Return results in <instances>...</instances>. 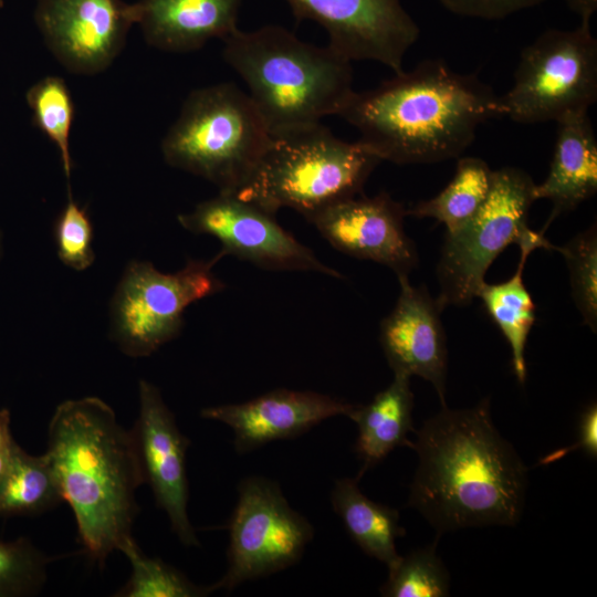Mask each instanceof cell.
Returning a JSON list of instances; mask_svg holds the SVG:
<instances>
[{"mask_svg":"<svg viewBox=\"0 0 597 597\" xmlns=\"http://www.w3.org/2000/svg\"><path fill=\"white\" fill-rule=\"evenodd\" d=\"M411 448L419 463L408 505L438 534L520 522L527 468L494 427L489 399L470 409L442 406L417 431Z\"/></svg>","mask_w":597,"mask_h":597,"instance_id":"6da1fadb","label":"cell"},{"mask_svg":"<svg viewBox=\"0 0 597 597\" xmlns=\"http://www.w3.org/2000/svg\"><path fill=\"white\" fill-rule=\"evenodd\" d=\"M381 161L434 164L460 156L478 127L502 117L500 96L475 75L425 60L378 86L354 92L339 115Z\"/></svg>","mask_w":597,"mask_h":597,"instance_id":"7a4b0ae2","label":"cell"},{"mask_svg":"<svg viewBox=\"0 0 597 597\" xmlns=\"http://www.w3.org/2000/svg\"><path fill=\"white\" fill-rule=\"evenodd\" d=\"M45 453L84 551L103 564L132 534L145 484L132 430L98 397L65 400L49 422Z\"/></svg>","mask_w":597,"mask_h":597,"instance_id":"3957f363","label":"cell"},{"mask_svg":"<svg viewBox=\"0 0 597 597\" xmlns=\"http://www.w3.org/2000/svg\"><path fill=\"white\" fill-rule=\"evenodd\" d=\"M223 43L224 61L247 84L271 133L339 115L355 92L352 61L283 27L237 29Z\"/></svg>","mask_w":597,"mask_h":597,"instance_id":"277c9868","label":"cell"},{"mask_svg":"<svg viewBox=\"0 0 597 597\" xmlns=\"http://www.w3.org/2000/svg\"><path fill=\"white\" fill-rule=\"evenodd\" d=\"M381 160L358 140L345 142L321 123L271 133L256 167L234 193L275 214L291 208L304 218L362 195Z\"/></svg>","mask_w":597,"mask_h":597,"instance_id":"5b68a950","label":"cell"},{"mask_svg":"<svg viewBox=\"0 0 597 597\" xmlns=\"http://www.w3.org/2000/svg\"><path fill=\"white\" fill-rule=\"evenodd\" d=\"M270 138L271 130L249 94L224 82L188 94L160 147L169 166L205 178L219 192L235 193Z\"/></svg>","mask_w":597,"mask_h":597,"instance_id":"8992f818","label":"cell"},{"mask_svg":"<svg viewBox=\"0 0 597 597\" xmlns=\"http://www.w3.org/2000/svg\"><path fill=\"white\" fill-rule=\"evenodd\" d=\"M535 182L524 170L503 167L493 171L489 195L478 212L459 229L447 232L437 265L441 310L468 305L493 261L510 244L553 250L542 231L528 228Z\"/></svg>","mask_w":597,"mask_h":597,"instance_id":"52a82bcc","label":"cell"},{"mask_svg":"<svg viewBox=\"0 0 597 597\" xmlns=\"http://www.w3.org/2000/svg\"><path fill=\"white\" fill-rule=\"evenodd\" d=\"M500 100L503 116L520 124L588 112L597 101V40L590 23L546 30L525 46L513 85Z\"/></svg>","mask_w":597,"mask_h":597,"instance_id":"ba28073f","label":"cell"},{"mask_svg":"<svg viewBox=\"0 0 597 597\" xmlns=\"http://www.w3.org/2000/svg\"><path fill=\"white\" fill-rule=\"evenodd\" d=\"M220 259L189 260L175 273H163L150 262H130L111 304L112 338L123 353L144 357L175 338L184 312L193 302L224 289L212 272Z\"/></svg>","mask_w":597,"mask_h":597,"instance_id":"9c48e42d","label":"cell"},{"mask_svg":"<svg viewBox=\"0 0 597 597\" xmlns=\"http://www.w3.org/2000/svg\"><path fill=\"white\" fill-rule=\"evenodd\" d=\"M229 521L228 568L211 593L232 590L247 580L272 575L296 564L314 530L293 510L280 486L265 478L249 476Z\"/></svg>","mask_w":597,"mask_h":597,"instance_id":"30bf717a","label":"cell"},{"mask_svg":"<svg viewBox=\"0 0 597 597\" xmlns=\"http://www.w3.org/2000/svg\"><path fill=\"white\" fill-rule=\"evenodd\" d=\"M177 219L192 233L217 238L221 243L219 259L234 255L265 270L313 271L343 279L282 228L273 213L232 192H219Z\"/></svg>","mask_w":597,"mask_h":597,"instance_id":"8fae6325","label":"cell"},{"mask_svg":"<svg viewBox=\"0 0 597 597\" xmlns=\"http://www.w3.org/2000/svg\"><path fill=\"white\" fill-rule=\"evenodd\" d=\"M34 21L55 60L69 72L95 75L107 70L136 24L124 0H36Z\"/></svg>","mask_w":597,"mask_h":597,"instance_id":"7c38bea8","label":"cell"},{"mask_svg":"<svg viewBox=\"0 0 597 597\" xmlns=\"http://www.w3.org/2000/svg\"><path fill=\"white\" fill-rule=\"evenodd\" d=\"M294 15L322 25L328 45L349 61H374L402 70L420 29L400 0H285Z\"/></svg>","mask_w":597,"mask_h":597,"instance_id":"4fadbf2b","label":"cell"},{"mask_svg":"<svg viewBox=\"0 0 597 597\" xmlns=\"http://www.w3.org/2000/svg\"><path fill=\"white\" fill-rule=\"evenodd\" d=\"M138 392L139 413L130 430L145 483L150 486L157 506L166 512L179 541L186 546H199L187 512L186 453L190 441L179 430L156 386L140 380Z\"/></svg>","mask_w":597,"mask_h":597,"instance_id":"5bb4252c","label":"cell"},{"mask_svg":"<svg viewBox=\"0 0 597 597\" xmlns=\"http://www.w3.org/2000/svg\"><path fill=\"white\" fill-rule=\"evenodd\" d=\"M406 208L383 191L332 203L305 219L336 250L409 274L419 262L413 241L406 234Z\"/></svg>","mask_w":597,"mask_h":597,"instance_id":"9a60e30c","label":"cell"},{"mask_svg":"<svg viewBox=\"0 0 597 597\" xmlns=\"http://www.w3.org/2000/svg\"><path fill=\"white\" fill-rule=\"evenodd\" d=\"M397 277L398 300L379 326L381 348L394 374L430 381L446 406L448 350L442 310L426 285L412 286L407 274Z\"/></svg>","mask_w":597,"mask_h":597,"instance_id":"2e32d148","label":"cell"},{"mask_svg":"<svg viewBox=\"0 0 597 597\" xmlns=\"http://www.w3.org/2000/svg\"><path fill=\"white\" fill-rule=\"evenodd\" d=\"M355 405L315 391L275 389L242 404L207 407L202 418L229 426L237 452L244 453L269 442L292 439L325 419L349 416Z\"/></svg>","mask_w":597,"mask_h":597,"instance_id":"e0dca14e","label":"cell"},{"mask_svg":"<svg viewBox=\"0 0 597 597\" xmlns=\"http://www.w3.org/2000/svg\"><path fill=\"white\" fill-rule=\"evenodd\" d=\"M242 0H138L133 2L136 24L147 44L172 53L201 49L222 41L238 29Z\"/></svg>","mask_w":597,"mask_h":597,"instance_id":"ac0fdd59","label":"cell"},{"mask_svg":"<svg viewBox=\"0 0 597 597\" xmlns=\"http://www.w3.org/2000/svg\"><path fill=\"white\" fill-rule=\"evenodd\" d=\"M556 142L545 180L534 187V197L548 199L553 220L576 209L597 191V138L588 112L568 114L556 122Z\"/></svg>","mask_w":597,"mask_h":597,"instance_id":"d6986e66","label":"cell"},{"mask_svg":"<svg viewBox=\"0 0 597 597\" xmlns=\"http://www.w3.org/2000/svg\"><path fill=\"white\" fill-rule=\"evenodd\" d=\"M413 395L410 377L394 374L391 384L365 406H355L348 416L358 427L355 451L363 461L362 474L384 460L394 449L412 447L408 433L412 428Z\"/></svg>","mask_w":597,"mask_h":597,"instance_id":"ffe728a7","label":"cell"},{"mask_svg":"<svg viewBox=\"0 0 597 597\" xmlns=\"http://www.w3.org/2000/svg\"><path fill=\"white\" fill-rule=\"evenodd\" d=\"M357 479L344 478L335 482L331 501L350 538L370 557L395 565L400 555L396 540L405 535L399 525V513L368 499Z\"/></svg>","mask_w":597,"mask_h":597,"instance_id":"44dd1931","label":"cell"},{"mask_svg":"<svg viewBox=\"0 0 597 597\" xmlns=\"http://www.w3.org/2000/svg\"><path fill=\"white\" fill-rule=\"evenodd\" d=\"M520 250L516 272L501 283L484 282L475 297L482 301L485 311L509 343L514 374L523 384L526 378L525 346L536 315L535 304L523 280L525 262L534 249L524 247Z\"/></svg>","mask_w":597,"mask_h":597,"instance_id":"7402d4cb","label":"cell"},{"mask_svg":"<svg viewBox=\"0 0 597 597\" xmlns=\"http://www.w3.org/2000/svg\"><path fill=\"white\" fill-rule=\"evenodd\" d=\"M492 174L481 158H460L451 181L433 198L406 209V216L433 218L446 226L447 232H452L481 208L491 188Z\"/></svg>","mask_w":597,"mask_h":597,"instance_id":"603a6c76","label":"cell"},{"mask_svg":"<svg viewBox=\"0 0 597 597\" xmlns=\"http://www.w3.org/2000/svg\"><path fill=\"white\" fill-rule=\"evenodd\" d=\"M62 501L61 489L46 453L32 455L17 443L0 491V515H35Z\"/></svg>","mask_w":597,"mask_h":597,"instance_id":"cb8c5ba5","label":"cell"},{"mask_svg":"<svg viewBox=\"0 0 597 597\" xmlns=\"http://www.w3.org/2000/svg\"><path fill=\"white\" fill-rule=\"evenodd\" d=\"M117 551L127 558L132 573L128 582L115 596L198 597L211 593L210 586H197L160 558L146 555L132 534L118 544Z\"/></svg>","mask_w":597,"mask_h":597,"instance_id":"d4e9b609","label":"cell"},{"mask_svg":"<svg viewBox=\"0 0 597 597\" xmlns=\"http://www.w3.org/2000/svg\"><path fill=\"white\" fill-rule=\"evenodd\" d=\"M27 103L35 126L59 150L64 175L70 179L72 170L70 135L75 106L65 81L53 75L41 78L28 90Z\"/></svg>","mask_w":597,"mask_h":597,"instance_id":"484cf974","label":"cell"},{"mask_svg":"<svg viewBox=\"0 0 597 597\" xmlns=\"http://www.w3.org/2000/svg\"><path fill=\"white\" fill-rule=\"evenodd\" d=\"M438 541V540H437ZM400 556L389 567L380 588L387 597H443L449 595L450 576L436 554V544Z\"/></svg>","mask_w":597,"mask_h":597,"instance_id":"4316f807","label":"cell"},{"mask_svg":"<svg viewBox=\"0 0 597 597\" xmlns=\"http://www.w3.org/2000/svg\"><path fill=\"white\" fill-rule=\"evenodd\" d=\"M565 259L572 294L583 322L596 333L597 327V230L591 226L563 247L554 245Z\"/></svg>","mask_w":597,"mask_h":597,"instance_id":"83f0119b","label":"cell"},{"mask_svg":"<svg viewBox=\"0 0 597 597\" xmlns=\"http://www.w3.org/2000/svg\"><path fill=\"white\" fill-rule=\"evenodd\" d=\"M51 561L28 538L0 541V597H24L40 593Z\"/></svg>","mask_w":597,"mask_h":597,"instance_id":"f1b7e54d","label":"cell"},{"mask_svg":"<svg viewBox=\"0 0 597 597\" xmlns=\"http://www.w3.org/2000/svg\"><path fill=\"white\" fill-rule=\"evenodd\" d=\"M54 235L59 259L65 265L83 271L93 263V227L85 209L72 198L70 187L67 202L55 222Z\"/></svg>","mask_w":597,"mask_h":597,"instance_id":"f546056e","label":"cell"},{"mask_svg":"<svg viewBox=\"0 0 597 597\" xmlns=\"http://www.w3.org/2000/svg\"><path fill=\"white\" fill-rule=\"evenodd\" d=\"M450 12L483 20H500L546 0H439Z\"/></svg>","mask_w":597,"mask_h":597,"instance_id":"4dcf8cb0","label":"cell"},{"mask_svg":"<svg viewBox=\"0 0 597 597\" xmlns=\"http://www.w3.org/2000/svg\"><path fill=\"white\" fill-rule=\"evenodd\" d=\"M580 449L590 458L597 457V406L590 404L580 413L578 421V436L575 444L553 451L544 457L540 463L548 464L564 458L569 452Z\"/></svg>","mask_w":597,"mask_h":597,"instance_id":"1f68e13d","label":"cell"},{"mask_svg":"<svg viewBox=\"0 0 597 597\" xmlns=\"http://www.w3.org/2000/svg\"><path fill=\"white\" fill-rule=\"evenodd\" d=\"M10 423V412L4 408L0 409V491L7 478L17 444L11 433Z\"/></svg>","mask_w":597,"mask_h":597,"instance_id":"d6a6232c","label":"cell"},{"mask_svg":"<svg viewBox=\"0 0 597 597\" xmlns=\"http://www.w3.org/2000/svg\"><path fill=\"white\" fill-rule=\"evenodd\" d=\"M565 2L579 17L580 22L590 23L597 9V0H565Z\"/></svg>","mask_w":597,"mask_h":597,"instance_id":"836d02e7","label":"cell"},{"mask_svg":"<svg viewBox=\"0 0 597 597\" xmlns=\"http://www.w3.org/2000/svg\"><path fill=\"white\" fill-rule=\"evenodd\" d=\"M4 0H0V8L3 6Z\"/></svg>","mask_w":597,"mask_h":597,"instance_id":"e575fe53","label":"cell"}]
</instances>
